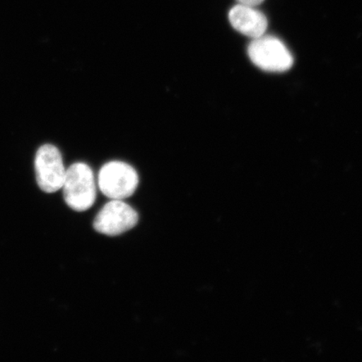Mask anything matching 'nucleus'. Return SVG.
<instances>
[{
    "mask_svg": "<svg viewBox=\"0 0 362 362\" xmlns=\"http://www.w3.org/2000/svg\"><path fill=\"white\" fill-rule=\"evenodd\" d=\"M62 189L66 205L76 211L90 209L96 201V180L92 168L86 163H75L66 169Z\"/></svg>",
    "mask_w": 362,
    "mask_h": 362,
    "instance_id": "nucleus-1",
    "label": "nucleus"
},
{
    "mask_svg": "<svg viewBox=\"0 0 362 362\" xmlns=\"http://www.w3.org/2000/svg\"><path fill=\"white\" fill-rule=\"evenodd\" d=\"M139 183L137 171L124 161L107 162L98 172V188L111 200H124L130 197L137 189Z\"/></svg>",
    "mask_w": 362,
    "mask_h": 362,
    "instance_id": "nucleus-2",
    "label": "nucleus"
},
{
    "mask_svg": "<svg viewBox=\"0 0 362 362\" xmlns=\"http://www.w3.org/2000/svg\"><path fill=\"white\" fill-rule=\"evenodd\" d=\"M248 56L260 69L283 72L291 69L293 57L281 40L272 35L252 39L247 49Z\"/></svg>",
    "mask_w": 362,
    "mask_h": 362,
    "instance_id": "nucleus-3",
    "label": "nucleus"
},
{
    "mask_svg": "<svg viewBox=\"0 0 362 362\" xmlns=\"http://www.w3.org/2000/svg\"><path fill=\"white\" fill-rule=\"evenodd\" d=\"M139 223V214L123 200H112L98 212L93 228L98 233L115 237L133 229Z\"/></svg>",
    "mask_w": 362,
    "mask_h": 362,
    "instance_id": "nucleus-4",
    "label": "nucleus"
},
{
    "mask_svg": "<svg viewBox=\"0 0 362 362\" xmlns=\"http://www.w3.org/2000/svg\"><path fill=\"white\" fill-rule=\"evenodd\" d=\"M36 180L39 187L47 193H54L62 188L66 169L62 153L52 144H45L36 153L35 160Z\"/></svg>",
    "mask_w": 362,
    "mask_h": 362,
    "instance_id": "nucleus-5",
    "label": "nucleus"
},
{
    "mask_svg": "<svg viewBox=\"0 0 362 362\" xmlns=\"http://www.w3.org/2000/svg\"><path fill=\"white\" fill-rule=\"evenodd\" d=\"M229 21L238 33L252 39L265 35L268 20L255 6L238 4L228 13Z\"/></svg>",
    "mask_w": 362,
    "mask_h": 362,
    "instance_id": "nucleus-6",
    "label": "nucleus"
},
{
    "mask_svg": "<svg viewBox=\"0 0 362 362\" xmlns=\"http://www.w3.org/2000/svg\"><path fill=\"white\" fill-rule=\"evenodd\" d=\"M264 0H238V4H246V6H259Z\"/></svg>",
    "mask_w": 362,
    "mask_h": 362,
    "instance_id": "nucleus-7",
    "label": "nucleus"
}]
</instances>
